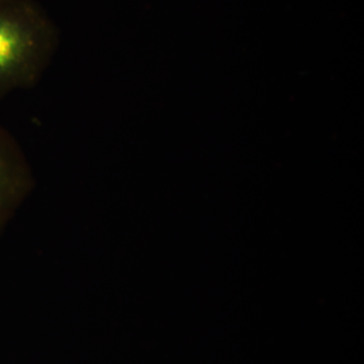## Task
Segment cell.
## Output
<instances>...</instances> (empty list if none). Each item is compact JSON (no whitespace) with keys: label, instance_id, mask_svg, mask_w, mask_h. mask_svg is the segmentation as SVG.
I'll use <instances>...</instances> for the list:
<instances>
[{"label":"cell","instance_id":"1","mask_svg":"<svg viewBox=\"0 0 364 364\" xmlns=\"http://www.w3.org/2000/svg\"><path fill=\"white\" fill-rule=\"evenodd\" d=\"M59 44L56 23L36 0H0V98L35 87Z\"/></svg>","mask_w":364,"mask_h":364},{"label":"cell","instance_id":"2","mask_svg":"<svg viewBox=\"0 0 364 364\" xmlns=\"http://www.w3.org/2000/svg\"><path fill=\"white\" fill-rule=\"evenodd\" d=\"M26 181L20 145L13 134L0 124V220L23 195Z\"/></svg>","mask_w":364,"mask_h":364}]
</instances>
